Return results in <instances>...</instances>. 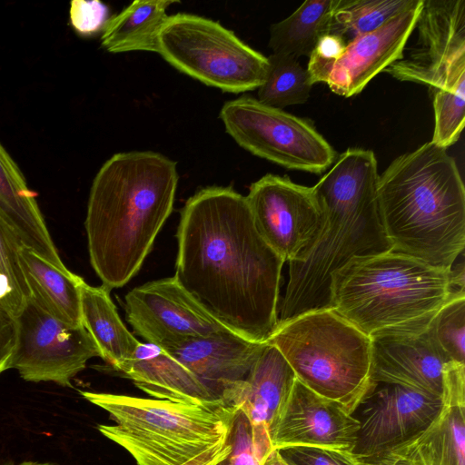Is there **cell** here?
<instances>
[{
	"mask_svg": "<svg viewBox=\"0 0 465 465\" xmlns=\"http://www.w3.org/2000/svg\"><path fill=\"white\" fill-rule=\"evenodd\" d=\"M267 58L268 71L257 99L278 109L307 102L313 85L307 67L291 55L272 54Z\"/></svg>",
	"mask_w": 465,
	"mask_h": 465,
	"instance_id": "cell-28",
	"label": "cell"
},
{
	"mask_svg": "<svg viewBox=\"0 0 465 465\" xmlns=\"http://www.w3.org/2000/svg\"><path fill=\"white\" fill-rule=\"evenodd\" d=\"M126 320L147 343L167 351L190 340L232 331L174 276L148 282L124 297Z\"/></svg>",
	"mask_w": 465,
	"mask_h": 465,
	"instance_id": "cell-14",
	"label": "cell"
},
{
	"mask_svg": "<svg viewBox=\"0 0 465 465\" xmlns=\"http://www.w3.org/2000/svg\"><path fill=\"white\" fill-rule=\"evenodd\" d=\"M266 342L280 351L298 381L351 414L371 385V337L332 308L278 321Z\"/></svg>",
	"mask_w": 465,
	"mask_h": 465,
	"instance_id": "cell-7",
	"label": "cell"
},
{
	"mask_svg": "<svg viewBox=\"0 0 465 465\" xmlns=\"http://www.w3.org/2000/svg\"><path fill=\"white\" fill-rule=\"evenodd\" d=\"M17 328L15 317L0 309V374L9 370L15 348Z\"/></svg>",
	"mask_w": 465,
	"mask_h": 465,
	"instance_id": "cell-34",
	"label": "cell"
},
{
	"mask_svg": "<svg viewBox=\"0 0 465 465\" xmlns=\"http://www.w3.org/2000/svg\"><path fill=\"white\" fill-rule=\"evenodd\" d=\"M352 459L355 461L356 465H374V464H370V463H367V462H363V461L358 460L354 459L353 457H352Z\"/></svg>",
	"mask_w": 465,
	"mask_h": 465,
	"instance_id": "cell-38",
	"label": "cell"
},
{
	"mask_svg": "<svg viewBox=\"0 0 465 465\" xmlns=\"http://www.w3.org/2000/svg\"><path fill=\"white\" fill-rule=\"evenodd\" d=\"M110 17L108 6L101 1L74 0L70 3V24L81 36L103 32Z\"/></svg>",
	"mask_w": 465,
	"mask_h": 465,
	"instance_id": "cell-33",
	"label": "cell"
},
{
	"mask_svg": "<svg viewBox=\"0 0 465 465\" xmlns=\"http://www.w3.org/2000/svg\"><path fill=\"white\" fill-rule=\"evenodd\" d=\"M21 242L0 218V309L16 316L30 298L20 264Z\"/></svg>",
	"mask_w": 465,
	"mask_h": 465,
	"instance_id": "cell-29",
	"label": "cell"
},
{
	"mask_svg": "<svg viewBox=\"0 0 465 465\" xmlns=\"http://www.w3.org/2000/svg\"><path fill=\"white\" fill-rule=\"evenodd\" d=\"M262 465H289L280 455L276 449H272L266 458L264 459Z\"/></svg>",
	"mask_w": 465,
	"mask_h": 465,
	"instance_id": "cell-36",
	"label": "cell"
},
{
	"mask_svg": "<svg viewBox=\"0 0 465 465\" xmlns=\"http://www.w3.org/2000/svg\"><path fill=\"white\" fill-rule=\"evenodd\" d=\"M443 401L411 388L373 382L352 413L359 422L351 454L375 457L410 441L439 416Z\"/></svg>",
	"mask_w": 465,
	"mask_h": 465,
	"instance_id": "cell-15",
	"label": "cell"
},
{
	"mask_svg": "<svg viewBox=\"0 0 465 465\" xmlns=\"http://www.w3.org/2000/svg\"><path fill=\"white\" fill-rule=\"evenodd\" d=\"M115 421L98 425L137 465H182L224 441L235 407L210 408L169 400L80 391Z\"/></svg>",
	"mask_w": 465,
	"mask_h": 465,
	"instance_id": "cell-6",
	"label": "cell"
},
{
	"mask_svg": "<svg viewBox=\"0 0 465 465\" xmlns=\"http://www.w3.org/2000/svg\"><path fill=\"white\" fill-rule=\"evenodd\" d=\"M157 53L181 73L232 94L258 89L269 66L266 56L232 30L187 13L168 15L158 35Z\"/></svg>",
	"mask_w": 465,
	"mask_h": 465,
	"instance_id": "cell-8",
	"label": "cell"
},
{
	"mask_svg": "<svg viewBox=\"0 0 465 465\" xmlns=\"http://www.w3.org/2000/svg\"><path fill=\"white\" fill-rule=\"evenodd\" d=\"M245 197L259 234L284 262H298L309 252L324 223L313 187L267 173Z\"/></svg>",
	"mask_w": 465,
	"mask_h": 465,
	"instance_id": "cell-13",
	"label": "cell"
},
{
	"mask_svg": "<svg viewBox=\"0 0 465 465\" xmlns=\"http://www.w3.org/2000/svg\"><path fill=\"white\" fill-rule=\"evenodd\" d=\"M0 218L21 244L57 268L67 271L38 206L35 193L0 142Z\"/></svg>",
	"mask_w": 465,
	"mask_h": 465,
	"instance_id": "cell-19",
	"label": "cell"
},
{
	"mask_svg": "<svg viewBox=\"0 0 465 465\" xmlns=\"http://www.w3.org/2000/svg\"><path fill=\"white\" fill-rule=\"evenodd\" d=\"M339 0H307L285 19L270 27L272 54L310 57L320 39L330 33Z\"/></svg>",
	"mask_w": 465,
	"mask_h": 465,
	"instance_id": "cell-26",
	"label": "cell"
},
{
	"mask_svg": "<svg viewBox=\"0 0 465 465\" xmlns=\"http://www.w3.org/2000/svg\"><path fill=\"white\" fill-rule=\"evenodd\" d=\"M374 153L349 148L312 186L324 214L322 230L309 252L289 262L279 321L331 308L334 275L353 259L392 250L381 217Z\"/></svg>",
	"mask_w": 465,
	"mask_h": 465,
	"instance_id": "cell-3",
	"label": "cell"
},
{
	"mask_svg": "<svg viewBox=\"0 0 465 465\" xmlns=\"http://www.w3.org/2000/svg\"><path fill=\"white\" fill-rule=\"evenodd\" d=\"M177 1H134L111 16L101 36L102 47L109 53L133 51L157 53L158 35L168 15L169 5Z\"/></svg>",
	"mask_w": 465,
	"mask_h": 465,
	"instance_id": "cell-25",
	"label": "cell"
},
{
	"mask_svg": "<svg viewBox=\"0 0 465 465\" xmlns=\"http://www.w3.org/2000/svg\"><path fill=\"white\" fill-rule=\"evenodd\" d=\"M116 371L156 399L210 408L228 407L210 392L185 366L150 343H141L134 356Z\"/></svg>",
	"mask_w": 465,
	"mask_h": 465,
	"instance_id": "cell-20",
	"label": "cell"
},
{
	"mask_svg": "<svg viewBox=\"0 0 465 465\" xmlns=\"http://www.w3.org/2000/svg\"><path fill=\"white\" fill-rule=\"evenodd\" d=\"M266 342H255L232 331L193 339L166 351L185 366L228 406L249 376Z\"/></svg>",
	"mask_w": 465,
	"mask_h": 465,
	"instance_id": "cell-18",
	"label": "cell"
},
{
	"mask_svg": "<svg viewBox=\"0 0 465 465\" xmlns=\"http://www.w3.org/2000/svg\"><path fill=\"white\" fill-rule=\"evenodd\" d=\"M17 338L9 369L26 381L72 387V380L100 351L83 324L64 322L28 299L15 316Z\"/></svg>",
	"mask_w": 465,
	"mask_h": 465,
	"instance_id": "cell-11",
	"label": "cell"
},
{
	"mask_svg": "<svg viewBox=\"0 0 465 465\" xmlns=\"http://www.w3.org/2000/svg\"><path fill=\"white\" fill-rule=\"evenodd\" d=\"M371 337V381L411 388L442 398L444 373L451 361L432 339L428 327L376 332Z\"/></svg>",
	"mask_w": 465,
	"mask_h": 465,
	"instance_id": "cell-16",
	"label": "cell"
},
{
	"mask_svg": "<svg viewBox=\"0 0 465 465\" xmlns=\"http://www.w3.org/2000/svg\"><path fill=\"white\" fill-rule=\"evenodd\" d=\"M230 448L231 446L226 437L224 441L212 447L182 465H215L229 453Z\"/></svg>",
	"mask_w": 465,
	"mask_h": 465,
	"instance_id": "cell-35",
	"label": "cell"
},
{
	"mask_svg": "<svg viewBox=\"0 0 465 465\" xmlns=\"http://www.w3.org/2000/svg\"><path fill=\"white\" fill-rule=\"evenodd\" d=\"M378 200L391 251L450 271L465 247V189L445 149L430 141L397 157Z\"/></svg>",
	"mask_w": 465,
	"mask_h": 465,
	"instance_id": "cell-4",
	"label": "cell"
},
{
	"mask_svg": "<svg viewBox=\"0 0 465 465\" xmlns=\"http://www.w3.org/2000/svg\"><path fill=\"white\" fill-rule=\"evenodd\" d=\"M428 330L450 361L465 364V294L450 297L435 313Z\"/></svg>",
	"mask_w": 465,
	"mask_h": 465,
	"instance_id": "cell-31",
	"label": "cell"
},
{
	"mask_svg": "<svg viewBox=\"0 0 465 465\" xmlns=\"http://www.w3.org/2000/svg\"><path fill=\"white\" fill-rule=\"evenodd\" d=\"M81 322L101 358L114 370L131 360L141 342L127 330L104 286L81 285Z\"/></svg>",
	"mask_w": 465,
	"mask_h": 465,
	"instance_id": "cell-24",
	"label": "cell"
},
{
	"mask_svg": "<svg viewBox=\"0 0 465 465\" xmlns=\"http://www.w3.org/2000/svg\"><path fill=\"white\" fill-rule=\"evenodd\" d=\"M416 45L384 72L430 94L465 91V0H423Z\"/></svg>",
	"mask_w": 465,
	"mask_h": 465,
	"instance_id": "cell-12",
	"label": "cell"
},
{
	"mask_svg": "<svg viewBox=\"0 0 465 465\" xmlns=\"http://www.w3.org/2000/svg\"><path fill=\"white\" fill-rule=\"evenodd\" d=\"M229 453L215 465H262L273 449L268 430L254 426L245 412L234 409L229 423Z\"/></svg>",
	"mask_w": 465,
	"mask_h": 465,
	"instance_id": "cell-30",
	"label": "cell"
},
{
	"mask_svg": "<svg viewBox=\"0 0 465 465\" xmlns=\"http://www.w3.org/2000/svg\"><path fill=\"white\" fill-rule=\"evenodd\" d=\"M219 116L242 148L282 167L319 174L337 158L310 122L256 98L244 95L227 101Z\"/></svg>",
	"mask_w": 465,
	"mask_h": 465,
	"instance_id": "cell-9",
	"label": "cell"
},
{
	"mask_svg": "<svg viewBox=\"0 0 465 465\" xmlns=\"http://www.w3.org/2000/svg\"><path fill=\"white\" fill-rule=\"evenodd\" d=\"M296 379L280 351L266 342L232 406L242 410L254 426L265 428L271 438Z\"/></svg>",
	"mask_w": 465,
	"mask_h": 465,
	"instance_id": "cell-22",
	"label": "cell"
},
{
	"mask_svg": "<svg viewBox=\"0 0 465 465\" xmlns=\"http://www.w3.org/2000/svg\"><path fill=\"white\" fill-rule=\"evenodd\" d=\"M289 465H356L351 452L315 446L276 449Z\"/></svg>",
	"mask_w": 465,
	"mask_h": 465,
	"instance_id": "cell-32",
	"label": "cell"
},
{
	"mask_svg": "<svg viewBox=\"0 0 465 465\" xmlns=\"http://www.w3.org/2000/svg\"><path fill=\"white\" fill-rule=\"evenodd\" d=\"M359 422L340 403L296 379L271 435L273 449L303 445L351 452Z\"/></svg>",
	"mask_w": 465,
	"mask_h": 465,
	"instance_id": "cell-17",
	"label": "cell"
},
{
	"mask_svg": "<svg viewBox=\"0 0 465 465\" xmlns=\"http://www.w3.org/2000/svg\"><path fill=\"white\" fill-rule=\"evenodd\" d=\"M450 297L449 271L390 251L353 259L337 272L331 307L371 336L424 330Z\"/></svg>",
	"mask_w": 465,
	"mask_h": 465,
	"instance_id": "cell-5",
	"label": "cell"
},
{
	"mask_svg": "<svg viewBox=\"0 0 465 465\" xmlns=\"http://www.w3.org/2000/svg\"><path fill=\"white\" fill-rule=\"evenodd\" d=\"M356 460L374 465H465V404H444L436 420L410 441Z\"/></svg>",
	"mask_w": 465,
	"mask_h": 465,
	"instance_id": "cell-21",
	"label": "cell"
},
{
	"mask_svg": "<svg viewBox=\"0 0 465 465\" xmlns=\"http://www.w3.org/2000/svg\"><path fill=\"white\" fill-rule=\"evenodd\" d=\"M177 163L155 152L111 156L96 173L84 227L90 262L102 285H125L140 270L170 216Z\"/></svg>",
	"mask_w": 465,
	"mask_h": 465,
	"instance_id": "cell-2",
	"label": "cell"
},
{
	"mask_svg": "<svg viewBox=\"0 0 465 465\" xmlns=\"http://www.w3.org/2000/svg\"><path fill=\"white\" fill-rule=\"evenodd\" d=\"M418 0H339L330 33L345 43L383 26Z\"/></svg>",
	"mask_w": 465,
	"mask_h": 465,
	"instance_id": "cell-27",
	"label": "cell"
},
{
	"mask_svg": "<svg viewBox=\"0 0 465 465\" xmlns=\"http://www.w3.org/2000/svg\"><path fill=\"white\" fill-rule=\"evenodd\" d=\"M2 465H58L53 462H39V461H23L19 463H5Z\"/></svg>",
	"mask_w": 465,
	"mask_h": 465,
	"instance_id": "cell-37",
	"label": "cell"
},
{
	"mask_svg": "<svg viewBox=\"0 0 465 465\" xmlns=\"http://www.w3.org/2000/svg\"><path fill=\"white\" fill-rule=\"evenodd\" d=\"M422 3L418 0L376 31L346 43L335 35L322 36L307 65L313 84L325 83L343 97L360 94L374 76L402 58Z\"/></svg>",
	"mask_w": 465,
	"mask_h": 465,
	"instance_id": "cell-10",
	"label": "cell"
},
{
	"mask_svg": "<svg viewBox=\"0 0 465 465\" xmlns=\"http://www.w3.org/2000/svg\"><path fill=\"white\" fill-rule=\"evenodd\" d=\"M174 277L242 338L266 342L279 321L284 261L259 234L246 197L232 187L201 189L177 230Z\"/></svg>",
	"mask_w": 465,
	"mask_h": 465,
	"instance_id": "cell-1",
	"label": "cell"
},
{
	"mask_svg": "<svg viewBox=\"0 0 465 465\" xmlns=\"http://www.w3.org/2000/svg\"><path fill=\"white\" fill-rule=\"evenodd\" d=\"M20 264L30 299L55 318L74 325L81 322V285L84 279L64 271L21 245Z\"/></svg>",
	"mask_w": 465,
	"mask_h": 465,
	"instance_id": "cell-23",
	"label": "cell"
}]
</instances>
